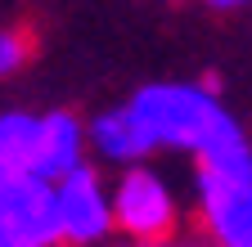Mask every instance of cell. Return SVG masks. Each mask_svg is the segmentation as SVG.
<instances>
[{"instance_id":"9c48e42d","label":"cell","mask_w":252,"mask_h":247,"mask_svg":"<svg viewBox=\"0 0 252 247\" xmlns=\"http://www.w3.org/2000/svg\"><path fill=\"white\" fill-rule=\"evenodd\" d=\"M27 63V41L18 32H0V77H9Z\"/></svg>"},{"instance_id":"5b68a950","label":"cell","mask_w":252,"mask_h":247,"mask_svg":"<svg viewBox=\"0 0 252 247\" xmlns=\"http://www.w3.org/2000/svg\"><path fill=\"white\" fill-rule=\"evenodd\" d=\"M59 189V211H63V238L68 243H94L104 238L113 220V202L104 198V184L94 180V171L77 166L72 175L54 180Z\"/></svg>"},{"instance_id":"3957f363","label":"cell","mask_w":252,"mask_h":247,"mask_svg":"<svg viewBox=\"0 0 252 247\" xmlns=\"http://www.w3.org/2000/svg\"><path fill=\"white\" fill-rule=\"evenodd\" d=\"M198 198L220 247H252V175L198 166Z\"/></svg>"},{"instance_id":"ba28073f","label":"cell","mask_w":252,"mask_h":247,"mask_svg":"<svg viewBox=\"0 0 252 247\" xmlns=\"http://www.w3.org/2000/svg\"><path fill=\"white\" fill-rule=\"evenodd\" d=\"M36 126H41V117H32V112H5L0 117V184H9L18 175H32V162H36Z\"/></svg>"},{"instance_id":"8992f818","label":"cell","mask_w":252,"mask_h":247,"mask_svg":"<svg viewBox=\"0 0 252 247\" xmlns=\"http://www.w3.org/2000/svg\"><path fill=\"white\" fill-rule=\"evenodd\" d=\"M81 148H86V131L77 126L72 112H45L36 126V162L32 175L41 180H63L81 166Z\"/></svg>"},{"instance_id":"7a4b0ae2","label":"cell","mask_w":252,"mask_h":247,"mask_svg":"<svg viewBox=\"0 0 252 247\" xmlns=\"http://www.w3.org/2000/svg\"><path fill=\"white\" fill-rule=\"evenodd\" d=\"M0 220L23 247H54L63 243V211L54 180L41 175H18L0 184Z\"/></svg>"},{"instance_id":"8fae6325","label":"cell","mask_w":252,"mask_h":247,"mask_svg":"<svg viewBox=\"0 0 252 247\" xmlns=\"http://www.w3.org/2000/svg\"><path fill=\"white\" fill-rule=\"evenodd\" d=\"M207 5H220V9H234V5H248V0H207Z\"/></svg>"},{"instance_id":"52a82bcc","label":"cell","mask_w":252,"mask_h":247,"mask_svg":"<svg viewBox=\"0 0 252 247\" xmlns=\"http://www.w3.org/2000/svg\"><path fill=\"white\" fill-rule=\"evenodd\" d=\"M90 144L104 153V158H113V162H140L149 148H158L153 144V135H149V126L140 121V112L126 104V108H113V112H104L99 121L90 126Z\"/></svg>"},{"instance_id":"6da1fadb","label":"cell","mask_w":252,"mask_h":247,"mask_svg":"<svg viewBox=\"0 0 252 247\" xmlns=\"http://www.w3.org/2000/svg\"><path fill=\"white\" fill-rule=\"evenodd\" d=\"M131 108L158 148H185L198 158L234 131V117L216 104L212 85H144Z\"/></svg>"},{"instance_id":"30bf717a","label":"cell","mask_w":252,"mask_h":247,"mask_svg":"<svg viewBox=\"0 0 252 247\" xmlns=\"http://www.w3.org/2000/svg\"><path fill=\"white\" fill-rule=\"evenodd\" d=\"M0 247H23V243L9 234V225H5V220H0Z\"/></svg>"},{"instance_id":"277c9868","label":"cell","mask_w":252,"mask_h":247,"mask_svg":"<svg viewBox=\"0 0 252 247\" xmlns=\"http://www.w3.org/2000/svg\"><path fill=\"white\" fill-rule=\"evenodd\" d=\"M171 211L176 207H171V189L162 184V175H153L144 166H131L122 175L117 193H113V220L122 229H131L140 238L162 234L171 225Z\"/></svg>"}]
</instances>
